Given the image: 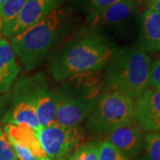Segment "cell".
<instances>
[{
  "mask_svg": "<svg viewBox=\"0 0 160 160\" xmlns=\"http://www.w3.org/2000/svg\"><path fill=\"white\" fill-rule=\"evenodd\" d=\"M141 40L144 51L160 52V14L148 9L141 16Z\"/></svg>",
  "mask_w": 160,
  "mask_h": 160,
  "instance_id": "7c38bea8",
  "label": "cell"
},
{
  "mask_svg": "<svg viewBox=\"0 0 160 160\" xmlns=\"http://www.w3.org/2000/svg\"><path fill=\"white\" fill-rule=\"evenodd\" d=\"M37 132L40 145L49 160H64L79 143L78 127H66L53 122Z\"/></svg>",
  "mask_w": 160,
  "mask_h": 160,
  "instance_id": "8992f818",
  "label": "cell"
},
{
  "mask_svg": "<svg viewBox=\"0 0 160 160\" xmlns=\"http://www.w3.org/2000/svg\"><path fill=\"white\" fill-rule=\"evenodd\" d=\"M6 0H0V6H1V5H2V4H3V3H4V2H6Z\"/></svg>",
  "mask_w": 160,
  "mask_h": 160,
  "instance_id": "d4e9b609",
  "label": "cell"
},
{
  "mask_svg": "<svg viewBox=\"0 0 160 160\" xmlns=\"http://www.w3.org/2000/svg\"><path fill=\"white\" fill-rule=\"evenodd\" d=\"M2 37V19H1V16H0V38Z\"/></svg>",
  "mask_w": 160,
  "mask_h": 160,
  "instance_id": "cb8c5ba5",
  "label": "cell"
},
{
  "mask_svg": "<svg viewBox=\"0 0 160 160\" xmlns=\"http://www.w3.org/2000/svg\"><path fill=\"white\" fill-rule=\"evenodd\" d=\"M151 59L142 48H127L113 53L109 61L105 79L108 90L131 99L138 98L149 86Z\"/></svg>",
  "mask_w": 160,
  "mask_h": 160,
  "instance_id": "277c9868",
  "label": "cell"
},
{
  "mask_svg": "<svg viewBox=\"0 0 160 160\" xmlns=\"http://www.w3.org/2000/svg\"><path fill=\"white\" fill-rule=\"evenodd\" d=\"M28 0H6L0 6V16L2 19V28L12 22Z\"/></svg>",
  "mask_w": 160,
  "mask_h": 160,
  "instance_id": "9a60e30c",
  "label": "cell"
},
{
  "mask_svg": "<svg viewBox=\"0 0 160 160\" xmlns=\"http://www.w3.org/2000/svg\"><path fill=\"white\" fill-rule=\"evenodd\" d=\"M121 1H125V0H90V3L92 10H98L115 5Z\"/></svg>",
  "mask_w": 160,
  "mask_h": 160,
  "instance_id": "7402d4cb",
  "label": "cell"
},
{
  "mask_svg": "<svg viewBox=\"0 0 160 160\" xmlns=\"http://www.w3.org/2000/svg\"><path fill=\"white\" fill-rule=\"evenodd\" d=\"M98 146L95 143L84 145L68 160H98Z\"/></svg>",
  "mask_w": 160,
  "mask_h": 160,
  "instance_id": "ac0fdd59",
  "label": "cell"
},
{
  "mask_svg": "<svg viewBox=\"0 0 160 160\" xmlns=\"http://www.w3.org/2000/svg\"><path fill=\"white\" fill-rule=\"evenodd\" d=\"M135 121L132 99L117 91L107 90L87 118L86 127L94 133L108 134Z\"/></svg>",
  "mask_w": 160,
  "mask_h": 160,
  "instance_id": "5b68a950",
  "label": "cell"
},
{
  "mask_svg": "<svg viewBox=\"0 0 160 160\" xmlns=\"http://www.w3.org/2000/svg\"><path fill=\"white\" fill-rule=\"evenodd\" d=\"M56 91L49 90L47 82H45L35 99V109L40 128L54 122L56 112Z\"/></svg>",
  "mask_w": 160,
  "mask_h": 160,
  "instance_id": "4fadbf2b",
  "label": "cell"
},
{
  "mask_svg": "<svg viewBox=\"0 0 160 160\" xmlns=\"http://www.w3.org/2000/svg\"><path fill=\"white\" fill-rule=\"evenodd\" d=\"M67 12L57 8L40 22L11 38L14 53L27 70L38 67L66 33Z\"/></svg>",
  "mask_w": 160,
  "mask_h": 160,
  "instance_id": "3957f363",
  "label": "cell"
},
{
  "mask_svg": "<svg viewBox=\"0 0 160 160\" xmlns=\"http://www.w3.org/2000/svg\"><path fill=\"white\" fill-rule=\"evenodd\" d=\"M4 131L8 137L28 148L37 160H49L40 145L37 132L31 127L25 124H8L5 126Z\"/></svg>",
  "mask_w": 160,
  "mask_h": 160,
  "instance_id": "5bb4252c",
  "label": "cell"
},
{
  "mask_svg": "<svg viewBox=\"0 0 160 160\" xmlns=\"http://www.w3.org/2000/svg\"><path fill=\"white\" fill-rule=\"evenodd\" d=\"M101 71L77 75L65 81L56 91L54 122L66 127H77L88 118L102 96Z\"/></svg>",
  "mask_w": 160,
  "mask_h": 160,
  "instance_id": "7a4b0ae2",
  "label": "cell"
},
{
  "mask_svg": "<svg viewBox=\"0 0 160 160\" xmlns=\"http://www.w3.org/2000/svg\"><path fill=\"white\" fill-rule=\"evenodd\" d=\"M143 148L144 154L140 160H160V132H148Z\"/></svg>",
  "mask_w": 160,
  "mask_h": 160,
  "instance_id": "2e32d148",
  "label": "cell"
},
{
  "mask_svg": "<svg viewBox=\"0 0 160 160\" xmlns=\"http://www.w3.org/2000/svg\"><path fill=\"white\" fill-rule=\"evenodd\" d=\"M0 160H17L6 132L0 128Z\"/></svg>",
  "mask_w": 160,
  "mask_h": 160,
  "instance_id": "d6986e66",
  "label": "cell"
},
{
  "mask_svg": "<svg viewBox=\"0 0 160 160\" xmlns=\"http://www.w3.org/2000/svg\"><path fill=\"white\" fill-rule=\"evenodd\" d=\"M9 140L11 142L12 149L14 150L16 158L18 160H37L34 155L32 154V152L28 148H26L22 144L19 143L12 138H9Z\"/></svg>",
  "mask_w": 160,
  "mask_h": 160,
  "instance_id": "ffe728a7",
  "label": "cell"
},
{
  "mask_svg": "<svg viewBox=\"0 0 160 160\" xmlns=\"http://www.w3.org/2000/svg\"><path fill=\"white\" fill-rule=\"evenodd\" d=\"M149 3H151V2H154V1H157V0H147Z\"/></svg>",
  "mask_w": 160,
  "mask_h": 160,
  "instance_id": "484cf974",
  "label": "cell"
},
{
  "mask_svg": "<svg viewBox=\"0 0 160 160\" xmlns=\"http://www.w3.org/2000/svg\"><path fill=\"white\" fill-rule=\"evenodd\" d=\"M107 135V141L128 158H136L144 147L145 136L136 122L121 126Z\"/></svg>",
  "mask_w": 160,
  "mask_h": 160,
  "instance_id": "30bf717a",
  "label": "cell"
},
{
  "mask_svg": "<svg viewBox=\"0 0 160 160\" xmlns=\"http://www.w3.org/2000/svg\"><path fill=\"white\" fill-rule=\"evenodd\" d=\"M98 160H130L108 141L98 146Z\"/></svg>",
  "mask_w": 160,
  "mask_h": 160,
  "instance_id": "e0dca14e",
  "label": "cell"
},
{
  "mask_svg": "<svg viewBox=\"0 0 160 160\" xmlns=\"http://www.w3.org/2000/svg\"><path fill=\"white\" fill-rule=\"evenodd\" d=\"M149 9L157 12L160 14V0H157V1L149 3Z\"/></svg>",
  "mask_w": 160,
  "mask_h": 160,
  "instance_id": "603a6c76",
  "label": "cell"
},
{
  "mask_svg": "<svg viewBox=\"0 0 160 160\" xmlns=\"http://www.w3.org/2000/svg\"><path fill=\"white\" fill-rule=\"evenodd\" d=\"M113 53L111 46L102 37L86 35L54 53L49 62V71L55 81L63 82L77 75L101 71Z\"/></svg>",
  "mask_w": 160,
  "mask_h": 160,
  "instance_id": "6da1fadb",
  "label": "cell"
},
{
  "mask_svg": "<svg viewBox=\"0 0 160 160\" xmlns=\"http://www.w3.org/2000/svg\"><path fill=\"white\" fill-rule=\"evenodd\" d=\"M141 0H125L102 9L92 10L87 23L93 29L124 22L139 10Z\"/></svg>",
  "mask_w": 160,
  "mask_h": 160,
  "instance_id": "9c48e42d",
  "label": "cell"
},
{
  "mask_svg": "<svg viewBox=\"0 0 160 160\" xmlns=\"http://www.w3.org/2000/svg\"><path fill=\"white\" fill-rule=\"evenodd\" d=\"M63 0H28L18 16L2 28V36L12 38L40 22L59 8Z\"/></svg>",
  "mask_w": 160,
  "mask_h": 160,
  "instance_id": "52a82bcc",
  "label": "cell"
},
{
  "mask_svg": "<svg viewBox=\"0 0 160 160\" xmlns=\"http://www.w3.org/2000/svg\"><path fill=\"white\" fill-rule=\"evenodd\" d=\"M20 69L11 44L0 38V93H6L11 89Z\"/></svg>",
  "mask_w": 160,
  "mask_h": 160,
  "instance_id": "8fae6325",
  "label": "cell"
},
{
  "mask_svg": "<svg viewBox=\"0 0 160 160\" xmlns=\"http://www.w3.org/2000/svg\"><path fill=\"white\" fill-rule=\"evenodd\" d=\"M149 86L153 89H160V58L151 64Z\"/></svg>",
  "mask_w": 160,
  "mask_h": 160,
  "instance_id": "44dd1931",
  "label": "cell"
},
{
  "mask_svg": "<svg viewBox=\"0 0 160 160\" xmlns=\"http://www.w3.org/2000/svg\"><path fill=\"white\" fill-rule=\"evenodd\" d=\"M135 121L143 132H160V89L148 88L134 103Z\"/></svg>",
  "mask_w": 160,
  "mask_h": 160,
  "instance_id": "ba28073f",
  "label": "cell"
}]
</instances>
